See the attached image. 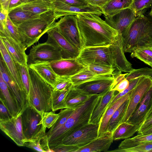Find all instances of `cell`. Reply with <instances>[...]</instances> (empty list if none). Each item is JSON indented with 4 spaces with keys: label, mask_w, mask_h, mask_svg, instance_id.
<instances>
[{
    "label": "cell",
    "mask_w": 152,
    "mask_h": 152,
    "mask_svg": "<svg viewBox=\"0 0 152 152\" xmlns=\"http://www.w3.org/2000/svg\"><path fill=\"white\" fill-rule=\"evenodd\" d=\"M76 16L83 48L109 45L119 34L97 15L86 13Z\"/></svg>",
    "instance_id": "cell-1"
},
{
    "label": "cell",
    "mask_w": 152,
    "mask_h": 152,
    "mask_svg": "<svg viewBox=\"0 0 152 152\" xmlns=\"http://www.w3.org/2000/svg\"><path fill=\"white\" fill-rule=\"evenodd\" d=\"M101 96H92L86 102L74 109L63 126L48 138L50 149L61 144L65 138L89 123L92 111Z\"/></svg>",
    "instance_id": "cell-2"
},
{
    "label": "cell",
    "mask_w": 152,
    "mask_h": 152,
    "mask_svg": "<svg viewBox=\"0 0 152 152\" xmlns=\"http://www.w3.org/2000/svg\"><path fill=\"white\" fill-rule=\"evenodd\" d=\"M125 53L152 46V18L143 14L137 16L121 34Z\"/></svg>",
    "instance_id": "cell-3"
},
{
    "label": "cell",
    "mask_w": 152,
    "mask_h": 152,
    "mask_svg": "<svg viewBox=\"0 0 152 152\" xmlns=\"http://www.w3.org/2000/svg\"><path fill=\"white\" fill-rule=\"evenodd\" d=\"M56 20L54 12L50 11L20 25L18 28L22 44L27 48L36 43L54 26Z\"/></svg>",
    "instance_id": "cell-4"
},
{
    "label": "cell",
    "mask_w": 152,
    "mask_h": 152,
    "mask_svg": "<svg viewBox=\"0 0 152 152\" xmlns=\"http://www.w3.org/2000/svg\"><path fill=\"white\" fill-rule=\"evenodd\" d=\"M28 67L30 84L28 102L42 115L45 113L52 111L53 87L34 70Z\"/></svg>",
    "instance_id": "cell-5"
},
{
    "label": "cell",
    "mask_w": 152,
    "mask_h": 152,
    "mask_svg": "<svg viewBox=\"0 0 152 152\" xmlns=\"http://www.w3.org/2000/svg\"><path fill=\"white\" fill-rule=\"evenodd\" d=\"M117 45L115 38L109 45L83 48L76 60L85 66L90 64L104 65L111 66L115 70Z\"/></svg>",
    "instance_id": "cell-6"
},
{
    "label": "cell",
    "mask_w": 152,
    "mask_h": 152,
    "mask_svg": "<svg viewBox=\"0 0 152 152\" xmlns=\"http://www.w3.org/2000/svg\"><path fill=\"white\" fill-rule=\"evenodd\" d=\"M20 113L25 142L46 134V128L43 124L42 115L28 102Z\"/></svg>",
    "instance_id": "cell-7"
},
{
    "label": "cell",
    "mask_w": 152,
    "mask_h": 152,
    "mask_svg": "<svg viewBox=\"0 0 152 152\" xmlns=\"http://www.w3.org/2000/svg\"><path fill=\"white\" fill-rule=\"evenodd\" d=\"M62 58L59 48L46 42L39 43L30 50L27 55L28 65L45 62H50Z\"/></svg>",
    "instance_id": "cell-8"
},
{
    "label": "cell",
    "mask_w": 152,
    "mask_h": 152,
    "mask_svg": "<svg viewBox=\"0 0 152 152\" xmlns=\"http://www.w3.org/2000/svg\"><path fill=\"white\" fill-rule=\"evenodd\" d=\"M59 32L73 46L81 50L83 48L76 15H66L56 22Z\"/></svg>",
    "instance_id": "cell-9"
},
{
    "label": "cell",
    "mask_w": 152,
    "mask_h": 152,
    "mask_svg": "<svg viewBox=\"0 0 152 152\" xmlns=\"http://www.w3.org/2000/svg\"><path fill=\"white\" fill-rule=\"evenodd\" d=\"M99 125L89 123L65 138L61 144L79 148L87 145L98 137Z\"/></svg>",
    "instance_id": "cell-10"
},
{
    "label": "cell",
    "mask_w": 152,
    "mask_h": 152,
    "mask_svg": "<svg viewBox=\"0 0 152 152\" xmlns=\"http://www.w3.org/2000/svg\"><path fill=\"white\" fill-rule=\"evenodd\" d=\"M152 87V79L142 77L136 86L131 91L128 106L123 122H127L145 94Z\"/></svg>",
    "instance_id": "cell-11"
},
{
    "label": "cell",
    "mask_w": 152,
    "mask_h": 152,
    "mask_svg": "<svg viewBox=\"0 0 152 152\" xmlns=\"http://www.w3.org/2000/svg\"><path fill=\"white\" fill-rule=\"evenodd\" d=\"M114 80L113 75L99 76L91 80L73 86L91 96L102 95L111 90Z\"/></svg>",
    "instance_id": "cell-12"
},
{
    "label": "cell",
    "mask_w": 152,
    "mask_h": 152,
    "mask_svg": "<svg viewBox=\"0 0 152 152\" xmlns=\"http://www.w3.org/2000/svg\"><path fill=\"white\" fill-rule=\"evenodd\" d=\"M47 33L48 38L46 42L59 48L63 58H76L80 50L69 42L59 32L55 25Z\"/></svg>",
    "instance_id": "cell-13"
},
{
    "label": "cell",
    "mask_w": 152,
    "mask_h": 152,
    "mask_svg": "<svg viewBox=\"0 0 152 152\" xmlns=\"http://www.w3.org/2000/svg\"><path fill=\"white\" fill-rule=\"evenodd\" d=\"M50 0L57 19L66 15L91 13L100 16L102 14L100 8L97 7L90 5L83 7H75L68 5L58 0Z\"/></svg>",
    "instance_id": "cell-14"
},
{
    "label": "cell",
    "mask_w": 152,
    "mask_h": 152,
    "mask_svg": "<svg viewBox=\"0 0 152 152\" xmlns=\"http://www.w3.org/2000/svg\"><path fill=\"white\" fill-rule=\"evenodd\" d=\"M0 128L18 145L23 146V135L20 113L7 120H0Z\"/></svg>",
    "instance_id": "cell-15"
},
{
    "label": "cell",
    "mask_w": 152,
    "mask_h": 152,
    "mask_svg": "<svg viewBox=\"0 0 152 152\" xmlns=\"http://www.w3.org/2000/svg\"><path fill=\"white\" fill-rule=\"evenodd\" d=\"M0 75L7 84L10 92L16 100L21 112L28 102V96L24 92L20 89L1 55L0 58Z\"/></svg>",
    "instance_id": "cell-16"
},
{
    "label": "cell",
    "mask_w": 152,
    "mask_h": 152,
    "mask_svg": "<svg viewBox=\"0 0 152 152\" xmlns=\"http://www.w3.org/2000/svg\"><path fill=\"white\" fill-rule=\"evenodd\" d=\"M0 37L13 60L21 64L28 66L27 55L25 52L27 48L11 37L6 28L3 32H0Z\"/></svg>",
    "instance_id": "cell-17"
},
{
    "label": "cell",
    "mask_w": 152,
    "mask_h": 152,
    "mask_svg": "<svg viewBox=\"0 0 152 152\" xmlns=\"http://www.w3.org/2000/svg\"><path fill=\"white\" fill-rule=\"evenodd\" d=\"M137 16L130 8L123 9L111 16H104L105 21L111 27L121 34L131 24Z\"/></svg>",
    "instance_id": "cell-18"
},
{
    "label": "cell",
    "mask_w": 152,
    "mask_h": 152,
    "mask_svg": "<svg viewBox=\"0 0 152 152\" xmlns=\"http://www.w3.org/2000/svg\"><path fill=\"white\" fill-rule=\"evenodd\" d=\"M50 63L54 71L59 77H70L86 67L74 58H62Z\"/></svg>",
    "instance_id": "cell-19"
},
{
    "label": "cell",
    "mask_w": 152,
    "mask_h": 152,
    "mask_svg": "<svg viewBox=\"0 0 152 152\" xmlns=\"http://www.w3.org/2000/svg\"><path fill=\"white\" fill-rule=\"evenodd\" d=\"M113 141V132L106 131L76 152L107 151Z\"/></svg>",
    "instance_id": "cell-20"
},
{
    "label": "cell",
    "mask_w": 152,
    "mask_h": 152,
    "mask_svg": "<svg viewBox=\"0 0 152 152\" xmlns=\"http://www.w3.org/2000/svg\"><path fill=\"white\" fill-rule=\"evenodd\" d=\"M115 92V91L110 90L105 94L101 96L92 111L89 123L100 124L110 104L116 95Z\"/></svg>",
    "instance_id": "cell-21"
},
{
    "label": "cell",
    "mask_w": 152,
    "mask_h": 152,
    "mask_svg": "<svg viewBox=\"0 0 152 152\" xmlns=\"http://www.w3.org/2000/svg\"><path fill=\"white\" fill-rule=\"evenodd\" d=\"M152 96V87L139 104L128 122L140 126L151 107Z\"/></svg>",
    "instance_id": "cell-22"
},
{
    "label": "cell",
    "mask_w": 152,
    "mask_h": 152,
    "mask_svg": "<svg viewBox=\"0 0 152 152\" xmlns=\"http://www.w3.org/2000/svg\"><path fill=\"white\" fill-rule=\"evenodd\" d=\"M0 99L4 102L13 116H17L21 112L18 104L0 75Z\"/></svg>",
    "instance_id": "cell-23"
},
{
    "label": "cell",
    "mask_w": 152,
    "mask_h": 152,
    "mask_svg": "<svg viewBox=\"0 0 152 152\" xmlns=\"http://www.w3.org/2000/svg\"><path fill=\"white\" fill-rule=\"evenodd\" d=\"M28 66L34 70L53 87L56 84L59 77L53 70L50 62H45L31 64Z\"/></svg>",
    "instance_id": "cell-24"
},
{
    "label": "cell",
    "mask_w": 152,
    "mask_h": 152,
    "mask_svg": "<svg viewBox=\"0 0 152 152\" xmlns=\"http://www.w3.org/2000/svg\"><path fill=\"white\" fill-rule=\"evenodd\" d=\"M17 7H21L38 15L48 11H54V8L50 0H35L21 4Z\"/></svg>",
    "instance_id": "cell-25"
},
{
    "label": "cell",
    "mask_w": 152,
    "mask_h": 152,
    "mask_svg": "<svg viewBox=\"0 0 152 152\" xmlns=\"http://www.w3.org/2000/svg\"><path fill=\"white\" fill-rule=\"evenodd\" d=\"M92 96L72 86L66 97V107L75 109L86 102Z\"/></svg>",
    "instance_id": "cell-26"
},
{
    "label": "cell",
    "mask_w": 152,
    "mask_h": 152,
    "mask_svg": "<svg viewBox=\"0 0 152 152\" xmlns=\"http://www.w3.org/2000/svg\"><path fill=\"white\" fill-rule=\"evenodd\" d=\"M140 126L129 122H124L113 132V140L125 139L131 137L138 132Z\"/></svg>",
    "instance_id": "cell-27"
},
{
    "label": "cell",
    "mask_w": 152,
    "mask_h": 152,
    "mask_svg": "<svg viewBox=\"0 0 152 152\" xmlns=\"http://www.w3.org/2000/svg\"><path fill=\"white\" fill-rule=\"evenodd\" d=\"M40 15L25 10L20 7L13 8L8 13L10 19L17 27L28 20L38 17Z\"/></svg>",
    "instance_id": "cell-28"
},
{
    "label": "cell",
    "mask_w": 152,
    "mask_h": 152,
    "mask_svg": "<svg viewBox=\"0 0 152 152\" xmlns=\"http://www.w3.org/2000/svg\"><path fill=\"white\" fill-rule=\"evenodd\" d=\"M133 0H110L101 10L104 16L113 15L121 10L130 8Z\"/></svg>",
    "instance_id": "cell-29"
},
{
    "label": "cell",
    "mask_w": 152,
    "mask_h": 152,
    "mask_svg": "<svg viewBox=\"0 0 152 152\" xmlns=\"http://www.w3.org/2000/svg\"><path fill=\"white\" fill-rule=\"evenodd\" d=\"M131 92V91L126 95L118 99L108 108L100 121L98 137L105 131L106 128L111 117L117 109L129 98Z\"/></svg>",
    "instance_id": "cell-30"
},
{
    "label": "cell",
    "mask_w": 152,
    "mask_h": 152,
    "mask_svg": "<svg viewBox=\"0 0 152 152\" xmlns=\"http://www.w3.org/2000/svg\"><path fill=\"white\" fill-rule=\"evenodd\" d=\"M0 51L1 55L3 57L12 76L20 89L24 92L23 89L18 72L15 62L8 52L2 41L1 39L0 40Z\"/></svg>",
    "instance_id": "cell-31"
},
{
    "label": "cell",
    "mask_w": 152,
    "mask_h": 152,
    "mask_svg": "<svg viewBox=\"0 0 152 152\" xmlns=\"http://www.w3.org/2000/svg\"><path fill=\"white\" fill-rule=\"evenodd\" d=\"M128 102L129 99L123 103L115 111L109 121L105 131L113 132L116 128L123 122Z\"/></svg>",
    "instance_id": "cell-32"
},
{
    "label": "cell",
    "mask_w": 152,
    "mask_h": 152,
    "mask_svg": "<svg viewBox=\"0 0 152 152\" xmlns=\"http://www.w3.org/2000/svg\"><path fill=\"white\" fill-rule=\"evenodd\" d=\"M72 86V85H71L62 91L53 90L51 99L52 111L55 112L60 109L67 108L66 98Z\"/></svg>",
    "instance_id": "cell-33"
},
{
    "label": "cell",
    "mask_w": 152,
    "mask_h": 152,
    "mask_svg": "<svg viewBox=\"0 0 152 152\" xmlns=\"http://www.w3.org/2000/svg\"><path fill=\"white\" fill-rule=\"evenodd\" d=\"M151 140L152 134L145 135L138 134L132 137L125 139L120 143L118 148L108 151L117 152L119 150L133 147Z\"/></svg>",
    "instance_id": "cell-34"
},
{
    "label": "cell",
    "mask_w": 152,
    "mask_h": 152,
    "mask_svg": "<svg viewBox=\"0 0 152 152\" xmlns=\"http://www.w3.org/2000/svg\"><path fill=\"white\" fill-rule=\"evenodd\" d=\"M14 62L18 72L23 89L28 97L30 84L28 66L21 64L15 61Z\"/></svg>",
    "instance_id": "cell-35"
},
{
    "label": "cell",
    "mask_w": 152,
    "mask_h": 152,
    "mask_svg": "<svg viewBox=\"0 0 152 152\" xmlns=\"http://www.w3.org/2000/svg\"><path fill=\"white\" fill-rule=\"evenodd\" d=\"M24 146L39 152H52L48 145L46 134L34 140L25 142Z\"/></svg>",
    "instance_id": "cell-36"
},
{
    "label": "cell",
    "mask_w": 152,
    "mask_h": 152,
    "mask_svg": "<svg viewBox=\"0 0 152 152\" xmlns=\"http://www.w3.org/2000/svg\"><path fill=\"white\" fill-rule=\"evenodd\" d=\"M75 109L66 108L62 109L58 113L59 116L54 124L46 133L47 139L61 128L71 115Z\"/></svg>",
    "instance_id": "cell-37"
},
{
    "label": "cell",
    "mask_w": 152,
    "mask_h": 152,
    "mask_svg": "<svg viewBox=\"0 0 152 152\" xmlns=\"http://www.w3.org/2000/svg\"><path fill=\"white\" fill-rule=\"evenodd\" d=\"M99 76L89 70L86 67L77 73L69 77L73 86L79 85L91 80Z\"/></svg>",
    "instance_id": "cell-38"
},
{
    "label": "cell",
    "mask_w": 152,
    "mask_h": 152,
    "mask_svg": "<svg viewBox=\"0 0 152 152\" xmlns=\"http://www.w3.org/2000/svg\"><path fill=\"white\" fill-rule=\"evenodd\" d=\"M131 53L130 56L132 58H136L152 68V48L151 47L138 48Z\"/></svg>",
    "instance_id": "cell-39"
},
{
    "label": "cell",
    "mask_w": 152,
    "mask_h": 152,
    "mask_svg": "<svg viewBox=\"0 0 152 152\" xmlns=\"http://www.w3.org/2000/svg\"><path fill=\"white\" fill-rule=\"evenodd\" d=\"M85 66L92 72L100 76L113 75L115 70L113 67L104 65L90 64Z\"/></svg>",
    "instance_id": "cell-40"
},
{
    "label": "cell",
    "mask_w": 152,
    "mask_h": 152,
    "mask_svg": "<svg viewBox=\"0 0 152 152\" xmlns=\"http://www.w3.org/2000/svg\"><path fill=\"white\" fill-rule=\"evenodd\" d=\"M128 73L119 74L115 77L114 82L111 90L120 93L126 89L129 85V81L125 78Z\"/></svg>",
    "instance_id": "cell-41"
},
{
    "label": "cell",
    "mask_w": 152,
    "mask_h": 152,
    "mask_svg": "<svg viewBox=\"0 0 152 152\" xmlns=\"http://www.w3.org/2000/svg\"><path fill=\"white\" fill-rule=\"evenodd\" d=\"M152 7V0H133L130 8L136 13L137 16L143 14L146 9Z\"/></svg>",
    "instance_id": "cell-42"
},
{
    "label": "cell",
    "mask_w": 152,
    "mask_h": 152,
    "mask_svg": "<svg viewBox=\"0 0 152 152\" xmlns=\"http://www.w3.org/2000/svg\"><path fill=\"white\" fill-rule=\"evenodd\" d=\"M148 77L152 79V68H142L133 69L128 73L125 76L126 78L129 81L134 78L141 77Z\"/></svg>",
    "instance_id": "cell-43"
},
{
    "label": "cell",
    "mask_w": 152,
    "mask_h": 152,
    "mask_svg": "<svg viewBox=\"0 0 152 152\" xmlns=\"http://www.w3.org/2000/svg\"><path fill=\"white\" fill-rule=\"evenodd\" d=\"M152 140L144 142L136 146L118 151L117 152H151Z\"/></svg>",
    "instance_id": "cell-44"
},
{
    "label": "cell",
    "mask_w": 152,
    "mask_h": 152,
    "mask_svg": "<svg viewBox=\"0 0 152 152\" xmlns=\"http://www.w3.org/2000/svg\"><path fill=\"white\" fill-rule=\"evenodd\" d=\"M6 28L11 37L18 43L23 45L18 27L12 22L8 16L7 18Z\"/></svg>",
    "instance_id": "cell-45"
},
{
    "label": "cell",
    "mask_w": 152,
    "mask_h": 152,
    "mask_svg": "<svg viewBox=\"0 0 152 152\" xmlns=\"http://www.w3.org/2000/svg\"><path fill=\"white\" fill-rule=\"evenodd\" d=\"M42 115V121L43 126L46 128L50 129L57 121L59 116V114L51 111L45 113Z\"/></svg>",
    "instance_id": "cell-46"
},
{
    "label": "cell",
    "mask_w": 152,
    "mask_h": 152,
    "mask_svg": "<svg viewBox=\"0 0 152 152\" xmlns=\"http://www.w3.org/2000/svg\"><path fill=\"white\" fill-rule=\"evenodd\" d=\"M142 77H137L129 80V85L128 87L123 91L120 93H119L115 95L114 98L110 104L108 108L118 99L126 95L131 91L136 86L141 79Z\"/></svg>",
    "instance_id": "cell-47"
},
{
    "label": "cell",
    "mask_w": 152,
    "mask_h": 152,
    "mask_svg": "<svg viewBox=\"0 0 152 152\" xmlns=\"http://www.w3.org/2000/svg\"><path fill=\"white\" fill-rule=\"evenodd\" d=\"M72 85L69 77H59L53 86V91H62Z\"/></svg>",
    "instance_id": "cell-48"
},
{
    "label": "cell",
    "mask_w": 152,
    "mask_h": 152,
    "mask_svg": "<svg viewBox=\"0 0 152 152\" xmlns=\"http://www.w3.org/2000/svg\"><path fill=\"white\" fill-rule=\"evenodd\" d=\"M80 148L73 145L60 144L51 149L52 152H76Z\"/></svg>",
    "instance_id": "cell-49"
},
{
    "label": "cell",
    "mask_w": 152,
    "mask_h": 152,
    "mask_svg": "<svg viewBox=\"0 0 152 152\" xmlns=\"http://www.w3.org/2000/svg\"><path fill=\"white\" fill-rule=\"evenodd\" d=\"M13 117L4 102L0 99V120H8Z\"/></svg>",
    "instance_id": "cell-50"
},
{
    "label": "cell",
    "mask_w": 152,
    "mask_h": 152,
    "mask_svg": "<svg viewBox=\"0 0 152 152\" xmlns=\"http://www.w3.org/2000/svg\"><path fill=\"white\" fill-rule=\"evenodd\" d=\"M68 5L83 7L89 5L85 0H58Z\"/></svg>",
    "instance_id": "cell-51"
},
{
    "label": "cell",
    "mask_w": 152,
    "mask_h": 152,
    "mask_svg": "<svg viewBox=\"0 0 152 152\" xmlns=\"http://www.w3.org/2000/svg\"><path fill=\"white\" fill-rule=\"evenodd\" d=\"M152 125V112L144 120L140 125L138 134H140L146 129Z\"/></svg>",
    "instance_id": "cell-52"
},
{
    "label": "cell",
    "mask_w": 152,
    "mask_h": 152,
    "mask_svg": "<svg viewBox=\"0 0 152 152\" xmlns=\"http://www.w3.org/2000/svg\"><path fill=\"white\" fill-rule=\"evenodd\" d=\"M20 0H8L0 4V6L9 12L12 9L16 7Z\"/></svg>",
    "instance_id": "cell-53"
},
{
    "label": "cell",
    "mask_w": 152,
    "mask_h": 152,
    "mask_svg": "<svg viewBox=\"0 0 152 152\" xmlns=\"http://www.w3.org/2000/svg\"><path fill=\"white\" fill-rule=\"evenodd\" d=\"M0 26H2L5 29L8 11L1 6H0Z\"/></svg>",
    "instance_id": "cell-54"
},
{
    "label": "cell",
    "mask_w": 152,
    "mask_h": 152,
    "mask_svg": "<svg viewBox=\"0 0 152 152\" xmlns=\"http://www.w3.org/2000/svg\"><path fill=\"white\" fill-rule=\"evenodd\" d=\"M89 5L97 7L100 9L110 0H85Z\"/></svg>",
    "instance_id": "cell-55"
},
{
    "label": "cell",
    "mask_w": 152,
    "mask_h": 152,
    "mask_svg": "<svg viewBox=\"0 0 152 152\" xmlns=\"http://www.w3.org/2000/svg\"><path fill=\"white\" fill-rule=\"evenodd\" d=\"M139 134L144 135L152 134V125L146 129Z\"/></svg>",
    "instance_id": "cell-56"
},
{
    "label": "cell",
    "mask_w": 152,
    "mask_h": 152,
    "mask_svg": "<svg viewBox=\"0 0 152 152\" xmlns=\"http://www.w3.org/2000/svg\"><path fill=\"white\" fill-rule=\"evenodd\" d=\"M152 112V96L151 98V107L147 112L145 116L144 119L148 115Z\"/></svg>",
    "instance_id": "cell-57"
},
{
    "label": "cell",
    "mask_w": 152,
    "mask_h": 152,
    "mask_svg": "<svg viewBox=\"0 0 152 152\" xmlns=\"http://www.w3.org/2000/svg\"><path fill=\"white\" fill-rule=\"evenodd\" d=\"M8 0H0V4H2Z\"/></svg>",
    "instance_id": "cell-58"
},
{
    "label": "cell",
    "mask_w": 152,
    "mask_h": 152,
    "mask_svg": "<svg viewBox=\"0 0 152 152\" xmlns=\"http://www.w3.org/2000/svg\"><path fill=\"white\" fill-rule=\"evenodd\" d=\"M150 16L152 18V7L150 13Z\"/></svg>",
    "instance_id": "cell-59"
},
{
    "label": "cell",
    "mask_w": 152,
    "mask_h": 152,
    "mask_svg": "<svg viewBox=\"0 0 152 152\" xmlns=\"http://www.w3.org/2000/svg\"><path fill=\"white\" fill-rule=\"evenodd\" d=\"M151 48H152V46L151 47Z\"/></svg>",
    "instance_id": "cell-60"
}]
</instances>
